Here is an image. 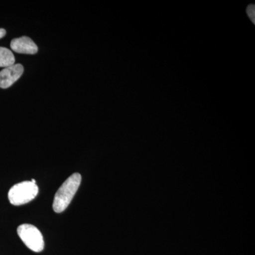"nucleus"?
Segmentation results:
<instances>
[{
	"mask_svg": "<svg viewBox=\"0 0 255 255\" xmlns=\"http://www.w3.org/2000/svg\"><path fill=\"white\" fill-rule=\"evenodd\" d=\"M81 180L80 174L74 173L62 184L57 191L53 201V208L55 212L59 214L68 208L80 187Z\"/></svg>",
	"mask_w": 255,
	"mask_h": 255,
	"instance_id": "1",
	"label": "nucleus"
},
{
	"mask_svg": "<svg viewBox=\"0 0 255 255\" xmlns=\"http://www.w3.org/2000/svg\"><path fill=\"white\" fill-rule=\"evenodd\" d=\"M38 193V187L36 184L31 181H26L13 186L10 189L8 198L12 205L21 206L34 199Z\"/></svg>",
	"mask_w": 255,
	"mask_h": 255,
	"instance_id": "2",
	"label": "nucleus"
},
{
	"mask_svg": "<svg viewBox=\"0 0 255 255\" xmlns=\"http://www.w3.org/2000/svg\"><path fill=\"white\" fill-rule=\"evenodd\" d=\"M17 233L28 249L40 253L44 248V241L39 230L31 224H22L18 226Z\"/></svg>",
	"mask_w": 255,
	"mask_h": 255,
	"instance_id": "3",
	"label": "nucleus"
},
{
	"mask_svg": "<svg viewBox=\"0 0 255 255\" xmlns=\"http://www.w3.org/2000/svg\"><path fill=\"white\" fill-rule=\"evenodd\" d=\"M23 67L21 64H14L0 72V87L7 89L21 78Z\"/></svg>",
	"mask_w": 255,
	"mask_h": 255,
	"instance_id": "4",
	"label": "nucleus"
},
{
	"mask_svg": "<svg viewBox=\"0 0 255 255\" xmlns=\"http://www.w3.org/2000/svg\"><path fill=\"white\" fill-rule=\"evenodd\" d=\"M11 49L14 52L21 54H36L38 52V46L33 40L28 37L14 38L10 44Z\"/></svg>",
	"mask_w": 255,
	"mask_h": 255,
	"instance_id": "5",
	"label": "nucleus"
},
{
	"mask_svg": "<svg viewBox=\"0 0 255 255\" xmlns=\"http://www.w3.org/2000/svg\"><path fill=\"white\" fill-rule=\"evenodd\" d=\"M15 58L11 50L0 47V67L7 68L14 65Z\"/></svg>",
	"mask_w": 255,
	"mask_h": 255,
	"instance_id": "6",
	"label": "nucleus"
},
{
	"mask_svg": "<svg viewBox=\"0 0 255 255\" xmlns=\"http://www.w3.org/2000/svg\"><path fill=\"white\" fill-rule=\"evenodd\" d=\"M6 30L4 28H0V38H2L6 35Z\"/></svg>",
	"mask_w": 255,
	"mask_h": 255,
	"instance_id": "7",
	"label": "nucleus"
}]
</instances>
